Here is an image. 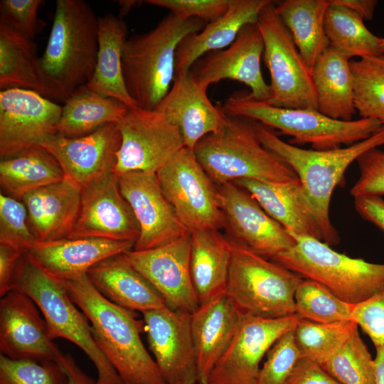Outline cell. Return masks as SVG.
<instances>
[{
  "label": "cell",
  "instance_id": "cell-1",
  "mask_svg": "<svg viewBox=\"0 0 384 384\" xmlns=\"http://www.w3.org/2000/svg\"><path fill=\"white\" fill-rule=\"evenodd\" d=\"M61 282L87 317L96 344L117 372L122 384H166L142 341L144 321L138 319L134 311L105 298L87 274Z\"/></svg>",
  "mask_w": 384,
  "mask_h": 384
},
{
  "label": "cell",
  "instance_id": "cell-2",
  "mask_svg": "<svg viewBox=\"0 0 384 384\" xmlns=\"http://www.w3.org/2000/svg\"><path fill=\"white\" fill-rule=\"evenodd\" d=\"M253 126L262 145L297 176L321 230L323 242L330 246L338 244L340 238L329 216L332 193L354 161L365 152L384 145V126L364 140L329 150L305 149L283 141L273 129L260 122L253 121Z\"/></svg>",
  "mask_w": 384,
  "mask_h": 384
},
{
  "label": "cell",
  "instance_id": "cell-3",
  "mask_svg": "<svg viewBox=\"0 0 384 384\" xmlns=\"http://www.w3.org/2000/svg\"><path fill=\"white\" fill-rule=\"evenodd\" d=\"M205 26L199 18L181 19L170 13L150 31L127 39L122 54V75L137 107H157L175 80L178 44Z\"/></svg>",
  "mask_w": 384,
  "mask_h": 384
},
{
  "label": "cell",
  "instance_id": "cell-4",
  "mask_svg": "<svg viewBox=\"0 0 384 384\" xmlns=\"http://www.w3.org/2000/svg\"><path fill=\"white\" fill-rule=\"evenodd\" d=\"M193 151L218 186L242 178L273 182L298 178L287 164L262 145L253 121L245 117L225 114L222 127L203 137Z\"/></svg>",
  "mask_w": 384,
  "mask_h": 384
},
{
  "label": "cell",
  "instance_id": "cell-5",
  "mask_svg": "<svg viewBox=\"0 0 384 384\" xmlns=\"http://www.w3.org/2000/svg\"><path fill=\"white\" fill-rule=\"evenodd\" d=\"M220 107L225 114L245 117L279 129L292 137L289 143L292 145L310 144L314 150L352 145L383 127L379 121L370 118L342 121L326 117L317 110L272 106L245 91L231 95Z\"/></svg>",
  "mask_w": 384,
  "mask_h": 384
},
{
  "label": "cell",
  "instance_id": "cell-6",
  "mask_svg": "<svg viewBox=\"0 0 384 384\" xmlns=\"http://www.w3.org/2000/svg\"><path fill=\"white\" fill-rule=\"evenodd\" d=\"M98 21L84 0H57L41 63L67 99L92 78L98 52Z\"/></svg>",
  "mask_w": 384,
  "mask_h": 384
},
{
  "label": "cell",
  "instance_id": "cell-7",
  "mask_svg": "<svg viewBox=\"0 0 384 384\" xmlns=\"http://www.w3.org/2000/svg\"><path fill=\"white\" fill-rule=\"evenodd\" d=\"M12 290L20 291L35 302L53 340L65 338L85 352L97 369L96 384H122L117 372L96 344L89 321L77 308L62 282L41 270L25 253L18 261Z\"/></svg>",
  "mask_w": 384,
  "mask_h": 384
},
{
  "label": "cell",
  "instance_id": "cell-8",
  "mask_svg": "<svg viewBox=\"0 0 384 384\" xmlns=\"http://www.w3.org/2000/svg\"><path fill=\"white\" fill-rule=\"evenodd\" d=\"M293 237L295 245L271 260L302 278L321 284L351 304L363 302L384 290V264L351 257L313 238Z\"/></svg>",
  "mask_w": 384,
  "mask_h": 384
},
{
  "label": "cell",
  "instance_id": "cell-9",
  "mask_svg": "<svg viewBox=\"0 0 384 384\" xmlns=\"http://www.w3.org/2000/svg\"><path fill=\"white\" fill-rule=\"evenodd\" d=\"M231 260L225 294L242 314L277 319L295 314L299 274L230 240Z\"/></svg>",
  "mask_w": 384,
  "mask_h": 384
},
{
  "label": "cell",
  "instance_id": "cell-10",
  "mask_svg": "<svg viewBox=\"0 0 384 384\" xmlns=\"http://www.w3.org/2000/svg\"><path fill=\"white\" fill-rule=\"evenodd\" d=\"M257 23L264 41V62L270 75V95L265 102L283 108L317 110L311 70L277 14L274 1L260 11Z\"/></svg>",
  "mask_w": 384,
  "mask_h": 384
},
{
  "label": "cell",
  "instance_id": "cell-11",
  "mask_svg": "<svg viewBox=\"0 0 384 384\" xmlns=\"http://www.w3.org/2000/svg\"><path fill=\"white\" fill-rule=\"evenodd\" d=\"M162 192L190 233L225 227L218 188L184 146L156 173Z\"/></svg>",
  "mask_w": 384,
  "mask_h": 384
},
{
  "label": "cell",
  "instance_id": "cell-12",
  "mask_svg": "<svg viewBox=\"0 0 384 384\" xmlns=\"http://www.w3.org/2000/svg\"><path fill=\"white\" fill-rule=\"evenodd\" d=\"M117 126L121 145L112 170L116 176L156 174L185 146L179 127L156 110L129 108Z\"/></svg>",
  "mask_w": 384,
  "mask_h": 384
},
{
  "label": "cell",
  "instance_id": "cell-13",
  "mask_svg": "<svg viewBox=\"0 0 384 384\" xmlns=\"http://www.w3.org/2000/svg\"><path fill=\"white\" fill-rule=\"evenodd\" d=\"M299 320L296 314L277 319L242 314L207 384H257L263 356L280 337L294 329Z\"/></svg>",
  "mask_w": 384,
  "mask_h": 384
},
{
  "label": "cell",
  "instance_id": "cell-14",
  "mask_svg": "<svg viewBox=\"0 0 384 384\" xmlns=\"http://www.w3.org/2000/svg\"><path fill=\"white\" fill-rule=\"evenodd\" d=\"M62 106L26 89L0 92V156L6 159L41 146L56 134Z\"/></svg>",
  "mask_w": 384,
  "mask_h": 384
},
{
  "label": "cell",
  "instance_id": "cell-15",
  "mask_svg": "<svg viewBox=\"0 0 384 384\" xmlns=\"http://www.w3.org/2000/svg\"><path fill=\"white\" fill-rule=\"evenodd\" d=\"M139 233L137 218L113 172L82 188L78 218L69 238H103L135 244Z\"/></svg>",
  "mask_w": 384,
  "mask_h": 384
},
{
  "label": "cell",
  "instance_id": "cell-16",
  "mask_svg": "<svg viewBox=\"0 0 384 384\" xmlns=\"http://www.w3.org/2000/svg\"><path fill=\"white\" fill-rule=\"evenodd\" d=\"M191 233L169 243L124 255L160 293L166 306L193 313L199 306L190 268Z\"/></svg>",
  "mask_w": 384,
  "mask_h": 384
},
{
  "label": "cell",
  "instance_id": "cell-17",
  "mask_svg": "<svg viewBox=\"0 0 384 384\" xmlns=\"http://www.w3.org/2000/svg\"><path fill=\"white\" fill-rule=\"evenodd\" d=\"M218 191L225 228L231 240L269 260L295 245L294 238L246 190L228 182L219 185Z\"/></svg>",
  "mask_w": 384,
  "mask_h": 384
},
{
  "label": "cell",
  "instance_id": "cell-18",
  "mask_svg": "<svg viewBox=\"0 0 384 384\" xmlns=\"http://www.w3.org/2000/svg\"><path fill=\"white\" fill-rule=\"evenodd\" d=\"M35 302L12 290L0 300V353L13 360L60 364L64 353L50 338L47 323Z\"/></svg>",
  "mask_w": 384,
  "mask_h": 384
},
{
  "label": "cell",
  "instance_id": "cell-19",
  "mask_svg": "<svg viewBox=\"0 0 384 384\" xmlns=\"http://www.w3.org/2000/svg\"><path fill=\"white\" fill-rule=\"evenodd\" d=\"M263 52L264 41L257 23H249L228 48L204 55L190 70L204 90L222 80H234L247 85L255 99L267 101L270 90L261 70Z\"/></svg>",
  "mask_w": 384,
  "mask_h": 384
},
{
  "label": "cell",
  "instance_id": "cell-20",
  "mask_svg": "<svg viewBox=\"0 0 384 384\" xmlns=\"http://www.w3.org/2000/svg\"><path fill=\"white\" fill-rule=\"evenodd\" d=\"M142 314L149 349L166 384L198 382L191 314L167 306Z\"/></svg>",
  "mask_w": 384,
  "mask_h": 384
},
{
  "label": "cell",
  "instance_id": "cell-21",
  "mask_svg": "<svg viewBox=\"0 0 384 384\" xmlns=\"http://www.w3.org/2000/svg\"><path fill=\"white\" fill-rule=\"evenodd\" d=\"M117 177L139 225L133 250L152 249L190 233L164 196L156 174L135 171Z\"/></svg>",
  "mask_w": 384,
  "mask_h": 384
},
{
  "label": "cell",
  "instance_id": "cell-22",
  "mask_svg": "<svg viewBox=\"0 0 384 384\" xmlns=\"http://www.w3.org/2000/svg\"><path fill=\"white\" fill-rule=\"evenodd\" d=\"M120 145L117 123H109L79 137L54 134L41 146L55 158L64 178L82 188L98 177L112 172Z\"/></svg>",
  "mask_w": 384,
  "mask_h": 384
},
{
  "label": "cell",
  "instance_id": "cell-23",
  "mask_svg": "<svg viewBox=\"0 0 384 384\" xmlns=\"http://www.w3.org/2000/svg\"><path fill=\"white\" fill-rule=\"evenodd\" d=\"M134 245L132 242L103 238H65L37 241L25 254L46 274L64 282L87 274L98 262L132 250Z\"/></svg>",
  "mask_w": 384,
  "mask_h": 384
},
{
  "label": "cell",
  "instance_id": "cell-24",
  "mask_svg": "<svg viewBox=\"0 0 384 384\" xmlns=\"http://www.w3.org/2000/svg\"><path fill=\"white\" fill-rule=\"evenodd\" d=\"M206 92L197 85L191 70L181 73L154 110L179 127L184 146L191 150L203 137L216 132L224 122L220 105H213Z\"/></svg>",
  "mask_w": 384,
  "mask_h": 384
},
{
  "label": "cell",
  "instance_id": "cell-25",
  "mask_svg": "<svg viewBox=\"0 0 384 384\" xmlns=\"http://www.w3.org/2000/svg\"><path fill=\"white\" fill-rule=\"evenodd\" d=\"M242 314L226 294L199 305L191 314L199 384H207L210 372L231 343Z\"/></svg>",
  "mask_w": 384,
  "mask_h": 384
},
{
  "label": "cell",
  "instance_id": "cell-26",
  "mask_svg": "<svg viewBox=\"0 0 384 384\" xmlns=\"http://www.w3.org/2000/svg\"><path fill=\"white\" fill-rule=\"evenodd\" d=\"M234 183L249 192L262 209L292 236L323 241L321 230L299 178L273 182L238 179Z\"/></svg>",
  "mask_w": 384,
  "mask_h": 384
},
{
  "label": "cell",
  "instance_id": "cell-27",
  "mask_svg": "<svg viewBox=\"0 0 384 384\" xmlns=\"http://www.w3.org/2000/svg\"><path fill=\"white\" fill-rule=\"evenodd\" d=\"M81 191L79 186L64 178L21 198L38 242L69 238L78 218Z\"/></svg>",
  "mask_w": 384,
  "mask_h": 384
},
{
  "label": "cell",
  "instance_id": "cell-28",
  "mask_svg": "<svg viewBox=\"0 0 384 384\" xmlns=\"http://www.w3.org/2000/svg\"><path fill=\"white\" fill-rule=\"evenodd\" d=\"M124 254L105 259L87 271L93 287L111 302L131 311L144 313L166 307L160 293Z\"/></svg>",
  "mask_w": 384,
  "mask_h": 384
},
{
  "label": "cell",
  "instance_id": "cell-29",
  "mask_svg": "<svg viewBox=\"0 0 384 384\" xmlns=\"http://www.w3.org/2000/svg\"><path fill=\"white\" fill-rule=\"evenodd\" d=\"M0 88H21L65 102L46 74L33 40L0 23Z\"/></svg>",
  "mask_w": 384,
  "mask_h": 384
},
{
  "label": "cell",
  "instance_id": "cell-30",
  "mask_svg": "<svg viewBox=\"0 0 384 384\" xmlns=\"http://www.w3.org/2000/svg\"><path fill=\"white\" fill-rule=\"evenodd\" d=\"M272 1L232 0L223 16L180 42L176 52L175 77L188 72L204 55L231 45L242 27L249 23H257L260 11Z\"/></svg>",
  "mask_w": 384,
  "mask_h": 384
},
{
  "label": "cell",
  "instance_id": "cell-31",
  "mask_svg": "<svg viewBox=\"0 0 384 384\" xmlns=\"http://www.w3.org/2000/svg\"><path fill=\"white\" fill-rule=\"evenodd\" d=\"M230 260V240L218 230L191 233L190 268L199 305L225 294Z\"/></svg>",
  "mask_w": 384,
  "mask_h": 384
},
{
  "label": "cell",
  "instance_id": "cell-32",
  "mask_svg": "<svg viewBox=\"0 0 384 384\" xmlns=\"http://www.w3.org/2000/svg\"><path fill=\"white\" fill-rule=\"evenodd\" d=\"M350 61L349 57L329 46L311 70L317 110L334 119L351 121L357 112Z\"/></svg>",
  "mask_w": 384,
  "mask_h": 384
},
{
  "label": "cell",
  "instance_id": "cell-33",
  "mask_svg": "<svg viewBox=\"0 0 384 384\" xmlns=\"http://www.w3.org/2000/svg\"><path fill=\"white\" fill-rule=\"evenodd\" d=\"M127 34V27L122 18L108 14L99 18L97 63L93 75L86 85L104 97L133 108L137 105L127 90L122 68Z\"/></svg>",
  "mask_w": 384,
  "mask_h": 384
},
{
  "label": "cell",
  "instance_id": "cell-34",
  "mask_svg": "<svg viewBox=\"0 0 384 384\" xmlns=\"http://www.w3.org/2000/svg\"><path fill=\"white\" fill-rule=\"evenodd\" d=\"M329 0H284L274 4V10L290 32L308 68L330 46L324 30Z\"/></svg>",
  "mask_w": 384,
  "mask_h": 384
},
{
  "label": "cell",
  "instance_id": "cell-35",
  "mask_svg": "<svg viewBox=\"0 0 384 384\" xmlns=\"http://www.w3.org/2000/svg\"><path fill=\"white\" fill-rule=\"evenodd\" d=\"M56 134L69 138L89 134L103 125L117 123L129 107L104 97L86 85L78 88L62 106Z\"/></svg>",
  "mask_w": 384,
  "mask_h": 384
},
{
  "label": "cell",
  "instance_id": "cell-36",
  "mask_svg": "<svg viewBox=\"0 0 384 384\" xmlns=\"http://www.w3.org/2000/svg\"><path fill=\"white\" fill-rule=\"evenodd\" d=\"M63 178L59 163L42 146L25 149L0 161V185L4 193L21 201L28 193Z\"/></svg>",
  "mask_w": 384,
  "mask_h": 384
},
{
  "label": "cell",
  "instance_id": "cell-37",
  "mask_svg": "<svg viewBox=\"0 0 384 384\" xmlns=\"http://www.w3.org/2000/svg\"><path fill=\"white\" fill-rule=\"evenodd\" d=\"M364 21L349 9L329 3L324 18V30L330 46L350 58L381 53L380 38L366 28Z\"/></svg>",
  "mask_w": 384,
  "mask_h": 384
},
{
  "label": "cell",
  "instance_id": "cell-38",
  "mask_svg": "<svg viewBox=\"0 0 384 384\" xmlns=\"http://www.w3.org/2000/svg\"><path fill=\"white\" fill-rule=\"evenodd\" d=\"M354 102L360 118L384 126V53L350 61Z\"/></svg>",
  "mask_w": 384,
  "mask_h": 384
},
{
  "label": "cell",
  "instance_id": "cell-39",
  "mask_svg": "<svg viewBox=\"0 0 384 384\" xmlns=\"http://www.w3.org/2000/svg\"><path fill=\"white\" fill-rule=\"evenodd\" d=\"M358 328L353 321L321 324L299 319L294 334L301 357L322 365Z\"/></svg>",
  "mask_w": 384,
  "mask_h": 384
},
{
  "label": "cell",
  "instance_id": "cell-40",
  "mask_svg": "<svg viewBox=\"0 0 384 384\" xmlns=\"http://www.w3.org/2000/svg\"><path fill=\"white\" fill-rule=\"evenodd\" d=\"M355 304L346 302L321 284L303 279L294 294L295 314L299 319L331 324L352 320Z\"/></svg>",
  "mask_w": 384,
  "mask_h": 384
},
{
  "label": "cell",
  "instance_id": "cell-41",
  "mask_svg": "<svg viewBox=\"0 0 384 384\" xmlns=\"http://www.w3.org/2000/svg\"><path fill=\"white\" fill-rule=\"evenodd\" d=\"M321 367L341 384H375L374 359L358 328Z\"/></svg>",
  "mask_w": 384,
  "mask_h": 384
},
{
  "label": "cell",
  "instance_id": "cell-42",
  "mask_svg": "<svg viewBox=\"0 0 384 384\" xmlns=\"http://www.w3.org/2000/svg\"><path fill=\"white\" fill-rule=\"evenodd\" d=\"M0 384H69V379L57 362L13 360L0 354Z\"/></svg>",
  "mask_w": 384,
  "mask_h": 384
},
{
  "label": "cell",
  "instance_id": "cell-43",
  "mask_svg": "<svg viewBox=\"0 0 384 384\" xmlns=\"http://www.w3.org/2000/svg\"><path fill=\"white\" fill-rule=\"evenodd\" d=\"M36 242L24 203L1 192L0 244L25 253Z\"/></svg>",
  "mask_w": 384,
  "mask_h": 384
},
{
  "label": "cell",
  "instance_id": "cell-44",
  "mask_svg": "<svg viewBox=\"0 0 384 384\" xmlns=\"http://www.w3.org/2000/svg\"><path fill=\"white\" fill-rule=\"evenodd\" d=\"M257 384H287L290 375L301 358L294 330L280 337L267 353Z\"/></svg>",
  "mask_w": 384,
  "mask_h": 384
},
{
  "label": "cell",
  "instance_id": "cell-45",
  "mask_svg": "<svg viewBox=\"0 0 384 384\" xmlns=\"http://www.w3.org/2000/svg\"><path fill=\"white\" fill-rule=\"evenodd\" d=\"M43 3V0H1L0 23L33 40L46 26L38 16V11Z\"/></svg>",
  "mask_w": 384,
  "mask_h": 384
},
{
  "label": "cell",
  "instance_id": "cell-46",
  "mask_svg": "<svg viewBox=\"0 0 384 384\" xmlns=\"http://www.w3.org/2000/svg\"><path fill=\"white\" fill-rule=\"evenodd\" d=\"M232 0H146L145 3L169 9L181 19L197 18L206 25L223 16Z\"/></svg>",
  "mask_w": 384,
  "mask_h": 384
},
{
  "label": "cell",
  "instance_id": "cell-47",
  "mask_svg": "<svg viewBox=\"0 0 384 384\" xmlns=\"http://www.w3.org/2000/svg\"><path fill=\"white\" fill-rule=\"evenodd\" d=\"M360 176L350 189L353 198L384 196V151L372 149L356 160Z\"/></svg>",
  "mask_w": 384,
  "mask_h": 384
},
{
  "label": "cell",
  "instance_id": "cell-48",
  "mask_svg": "<svg viewBox=\"0 0 384 384\" xmlns=\"http://www.w3.org/2000/svg\"><path fill=\"white\" fill-rule=\"evenodd\" d=\"M352 320L368 336L374 346H384V290L355 304Z\"/></svg>",
  "mask_w": 384,
  "mask_h": 384
},
{
  "label": "cell",
  "instance_id": "cell-49",
  "mask_svg": "<svg viewBox=\"0 0 384 384\" xmlns=\"http://www.w3.org/2000/svg\"><path fill=\"white\" fill-rule=\"evenodd\" d=\"M287 384H341L324 370L321 365L301 357L297 362Z\"/></svg>",
  "mask_w": 384,
  "mask_h": 384
},
{
  "label": "cell",
  "instance_id": "cell-50",
  "mask_svg": "<svg viewBox=\"0 0 384 384\" xmlns=\"http://www.w3.org/2000/svg\"><path fill=\"white\" fill-rule=\"evenodd\" d=\"M23 253L0 244V296L12 291V283L18 261Z\"/></svg>",
  "mask_w": 384,
  "mask_h": 384
},
{
  "label": "cell",
  "instance_id": "cell-51",
  "mask_svg": "<svg viewBox=\"0 0 384 384\" xmlns=\"http://www.w3.org/2000/svg\"><path fill=\"white\" fill-rule=\"evenodd\" d=\"M357 213L384 233V198L378 196L354 198Z\"/></svg>",
  "mask_w": 384,
  "mask_h": 384
},
{
  "label": "cell",
  "instance_id": "cell-52",
  "mask_svg": "<svg viewBox=\"0 0 384 384\" xmlns=\"http://www.w3.org/2000/svg\"><path fill=\"white\" fill-rule=\"evenodd\" d=\"M331 4L339 5L349 9L361 16L364 20H372L375 7L376 0H329Z\"/></svg>",
  "mask_w": 384,
  "mask_h": 384
},
{
  "label": "cell",
  "instance_id": "cell-53",
  "mask_svg": "<svg viewBox=\"0 0 384 384\" xmlns=\"http://www.w3.org/2000/svg\"><path fill=\"white\" fill-rule=\"evenodd\" d=\"M60 364L68 374L69 384H96V380L80 369L71 355L65 354Z\"/></svg>",
  "mask_w": 384,
  "mask_h": 384
},
{
  "label": "cell",
  "instance_id": "cell-54",
  "mask_svg": "<svg viewBox=\"0 0 384 384\" xmlns=\"http://www.w3.org/2000/svg\"><path fill=\"white\" fill-rule=\"evenodd\" d=\"M374 358L375 384H384V346H376Z\"/></svg>",
  "mask_w": 384,
  "mask_h": 384
},
{
  "label": "cell",
  "instance_id": "cell-55",
  "mask_svg": "<svg viewBox=\"0 0 384 384\" xmlns=\"http://www.w3.org/2000/svg\"><path fill=\"white\" fill-rule=\"evenodd\" d=\"M118 2L121 8L119 16V18H122L125 15L136 3L135 1H119Z\"/></svg>",
  "mask_w": 384,
  "mask_h": 384
},
{
  "label": "cell",
  "instance_id": "cell-56",
  "mask_svg": "<svg viewBox=\"0 0 384 384\" xmlns=\"http://www.w3.org/2000/svg\"><path fill=\"white\" fill-rule=\"evenodd\" d=\"M380 53H384V38H380Z\"/></svg>",
  "mask_w": 384,
  "mask_h": 384
}]
</instances>
